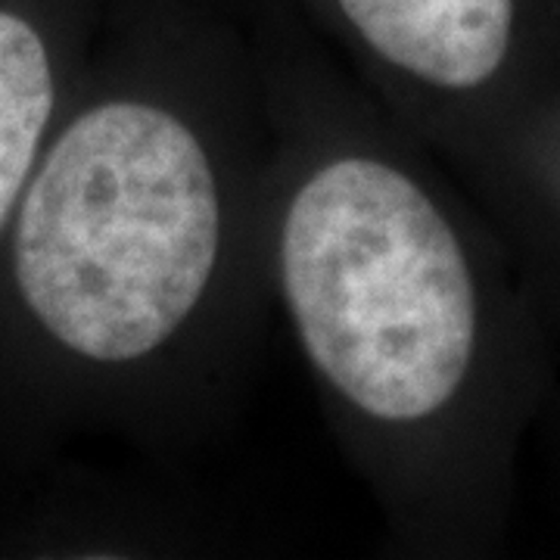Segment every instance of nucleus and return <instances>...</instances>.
<instances>
[{
  "mask_svg": "<svg viewBox=\"0 0 560 560\" xmlns=\"http://www.w3.org/2000/svg\"><path fill=\"white\" fill-rule=\"evenodd\" d=\"M221 246L212 162L184 121L113 101L72 121L16 221V283L40 327L103 364L160 349L200 305Z\"/></svg>",
  "mask_w": 560,
  "mask_h": 560,
  "instance_id": "obj_1",
  "label": "nucleus"
},
{
  "mask_svg": "<svg viewBox=\"0 0 560 560\" xmlns=\"http://www.w3.org/2000/svg\"><path fill=\"white\" fill-rule=\"evenodd\" d=\"M280 280L312 364L368 418L423 420L460 389L477 290L452 224L405 172L320 165L287 206Z\"/></svg>",
  "mask_w": 560,
  "mask_h": 560,
  "instance_id": "obj_2",
  "label": "nucleus"
},
{
  "mask_svg": "<svg viewBox=\"0 0 560 560\" xmlns=\"http://www.w3.org/2000/svg\"><path fill=\"white\" fill-rule=\"evenodd\" d=\"M389 66L442 91H474L508 57L514 0H340Z\"/></svg>",
  "mask_w": 560,
  "mask_h": 560,
  "instance_id": "obj_3",
  "label": "nucleus"
},
{
  "mask_svg": "<svg viewBox=\"0 0 560 560\" xmlns=\"http://www.w3.org/2000/svg\"><path fill=\"white\" fill-rule=\"evenodd\" d=\"M54 113V72L38 32L0 10V228L35 168Z\"/></svg>",
  "mask_w": 560,
  "mask_h": 560,
  "instance_id": "obj_4",
  "label": "nucleus"
}]
</instances>
